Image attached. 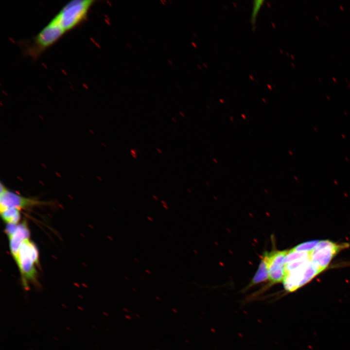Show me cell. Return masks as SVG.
<instances>
[{"instance_id":"obj_1","label":"cell","mask_w":350,"mask_h":350,"mask_svg":"<svg viewBox=\"0 0 350 350\" xmlns=\"http://www.w3.org/2000/svg\"><path fill=\"white\" fill-rule=\"evenodd\" d=\"M95 2L92 0H74L64 5L52 19L67 32L85 20Z\"/></svg>"},{"instance_id":"obj_2","label":"cell","mask_w":350,"mask_h":350,"mask_svg":"<svg viewBox=\"0 0 350 350\" xmlns=\"http://www.w3.org/2000/svg\"><path fill=\"white\" fill-rule=\"evenodd\" d=\"M39 263V253L35 244L26 239L21 245L16 264L19 269L23 287L29 288L28 282H36V266Z\"/></svg>"},{"instance_id":"obj_3","label":"cell","mask_w":350,"mask_h":350,"mask_svg":"<svg viewBox=\"0 0 350 350\" xmlns=\"http://www.w3.org/2000/svg\"><path fill=\"white\" fill-rule=\"evenodd\" d=\"M322 270L311 260L295 269L285 273L282 281L285 290L293 292L321 272Z\"/></svg>"},{"instance_id":"obj_4","label":"cell","mask_w":350,"mask_h":350,"mask_svg":"<svg viewBox=\"0 0 350 350\" xmlns=\"http://www.w3.org/2000/svg\"><path fill=\"white\" fill-rule=\"evenodd\" d=\"M66 32L52 19L35 35L28 50L29 53L38 56L55 43Z\"/></svg>"},{"instance_id":"obj_5","label":"cell","mask_w":350,"mask_h":350,"mask_svg":"<svg viewBox=\"0 0 350 350\" xmlns=\"http://www.w3.org/2000/svg\"><path fill=\"white\" fill-rule=\"evenodd\" d=\"M349 245L348 244H337L329 240L320 241L311 252L310 260L323 271L333 257L341 249Z\"/></svg>"},{"instance_id":"obj_6","label":"cell","mask_w":350,"mask_h":350,"mask_svg":"<svg viewBox=\"0 0 350 350\" xmlns=\"http://www.w3.org/2000/svg\"><path fill=\"white\" fill-rule=\"evenodd\" d=\"M288 251V250H273L264 253L268 268V280L271 285L283 281L285 275L284 260Z\"/></svg>"},{"instance_id":"obj_7","label":"cell","mask_w":350,"mask_h":350,"mask_svg":"<svg viewBox=\"0 0 350 350\" xmlns=\"http://www.w3.org/2000/svg\"><path fill=\"white\" fill-rule=\"evenodd\" d=\"M46 202L41 201L35 198L26 197L6 189L0 193V210L14 208L20 210L35 206L47 204Z\"/></svg>"},{"instance_id":"obj_8","label":"cell","mask_w":350,"mask_h":350,"mask_svg":"<svg viewBox=\"0 0 350 350\" xmlns=\"http://www.w3.org/2000/svg\"><path fill=\"white\" fill-rule=\"evenodd\" d=\"M10 250L13 258L18 261L19 248L22 244L30 238V231L25 221L18 224L13 232L7 235Z\"/></svg>"},{"instance_id":"obj_9","label":"cell","mask_w":350,"mask_h":350,"mask_svg":"<svg viewBox=\"0 0 350 350\" xmlns=\"http://www.w3.org/2000/svg\"><path fill=\"white\" fill-rule=\"evenodd\" d=\"M262 257L257 271L245 289L248 290L256 284L269 280L268 268L265 253Z\"/></svg>"},{"instance_id":"obj_10","label":"cell","mask_w":350,"mask_h":350,"mask_svg":"<svg viewBox=\"0 0 350 350\" xmlns=\"http://www.w3.org/2000/svg\"><path fill=\"white\" fill-rule=\"evenodd\" d=\"M0 211L1 218L7 224H18L20 218V210L11 208Z\"/></svg>"},{"instance_id":"obj_11","label":"cell","mask_w":350,"mask_h":350,"mask_svg":"<svg viewBox=\"0 0 350 350\" xmlns=\"http://www.w3.org/2000/svg\"><path fill=\"white\" fill-rule=\"evenodd\" d=\"M319 242L318 240L306 242L297 245L292 249L295 251L311 252L316 246Z\"/></svg>"},{"instance_id":"obj_12","label":"cell","mask_w":350,"mask_h":350,"mask_svg":"<svg viewBox=\"0 0 350 350\" xmlns=\"http://www.w3.org/2000/svg\"><path fill=\"white\" fill-rule=\"evenodd\" d=\"M264 2V1L263 0H255L253 1L250 18L251 22L253 25L256 22L257 16Z\"/></svg>"},{"instance_id":"obj_13","label":"cell","mask_w":350,"mask_h":350,"mask_svg":"<svg viewBox=\"0 0 350 350\" xmlns=\"http://www.w3.org/2000/svg\"><path fill=\"white\" fill-rule=\"evenodd\" d=\"M138 152V151L136 148H131L130 149V155L131 157L134 159H136L137 158Z\"/></svg>"},{"instance_id":"obj_14","label":"cell","mask_w":350,"mask_h":350,"mask_svg":"<svg viewBox=\"0 0 350 350\" xmlns=\"http://www.w3.org/2000/svg\"><path fill=\"white\" fill-rule=\"evenodd\" d=\"M157 151L159 154H162L163 151L162 150L159 148H157L156 149Z\"/></svg>"},{"instance_id":"obj_15","label":"cell","mask_w":350,"mask_h":350,"mask_svg":"<svg viewBox=\"0 0 350 350\" xmlns=\"http://www.w3.org/2000/svg\"><path fill=\"white\" fill-rule=\"evenodd\" d=\"M171 120L174 123H177V120L175 118L172 117Z\"/></svg>"},{"instance_id":"obj_16","label":"cell","mask_w":350,"mask_h":350,"mask_svg":"<svg viewBox=\"0 0 350 350\" xmlns=\"http://www.w3.org/2000/svg\"><path fill=\"white\" fill-rule=\"evenodd\" d=\"M179 113L182 117L184 118L185 117V114H184L183 112H182L181 111H179Z\"/></svg>"},{"instance_id":"obj_17","label":"cell","mask_w":350,"mask_h":350,"mask_svg":"<svg viewBox=\"0 0 350 350\" xmlns=\"http://www.w3.org/2000/svg\"><path fill=\"white\" fill-rule=\"evenodd\" d=\"M152 196H153V197L155 200H158V197H157V196H156V195H153Z\"/></svg>"}]
</instances>
